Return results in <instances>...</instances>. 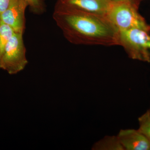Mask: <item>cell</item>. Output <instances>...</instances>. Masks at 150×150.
I'll list each match as a JSON object with an SVG mask.
<instances>
[{
	"mask_svg": "<svg viewBox=\"0 0 150 150\" xmlns=\"http://www.w3.org/2000/svg\"><path fill=\"white\" fill-rule=\"evenodd\" d=\"M53 18L65 38L73 44L117 45L118 30L105 16L68 6L57 1Z\"/></svg>",
	"mask_w": 150,
	"mask_h": 150,
	"instance_id": "6da1fadb",
	"label": "cell"
},
{
	"mask_svg": "<svg viewBox=\"0 0 150 150\" xmlns=\"http://www.w3.org/2000/svg\"><path fill=\"white\" fill-rule=\"evenodd\" d=\"M138 9L128 2L111 1L105 16L118 30L140 28L150 32V25Z\"/></svg>",
	"mask_w": 150,
	"mask_h": 150,
	"instance_id": "7a4b0ae2",
	"label": "cell"
},
{
	"mask_svg": "<svg viewBox=\"0 0 150 150\" xmlns=\"http://www.w3.org/2000/svg\"><path fill=\"white\" fill-rule=\"evenodd\" d=\"M117 41L130 59L150 63V32L140 28L118 30Z\"/></svg>",
	"mask_w": 150,
	"mask_h": 150,
	"instance_id": "3957f363",
	"label": "cell"
},
{
	"mask_svg": "<svg viewBox=\"0 0 150 150\" xmlns=\"http://www.w3.org/2000/svg\"><path fill=\"white\" fill-rule=\"evenodd\" d=\"M23 34L15 33L7 44L0 60V69L10 75L23 71L28 63Z\"/></svg>",
	"mask_w": 150,
	"mask_h": 150,
	"instance_id": "277c9868",
	"label": "cell"
},
{
	"mask_svg": "<svg viewBox=\"0 0 150 150\" xmlns=\"http://www.w3.org/2000/svg\"><path fill=\"white\" fill-rule=\"evenodd\" d=\"M26 0H12L8 7L0 14V21L9 25L17 33H24Z\"/></svg>",
	"mask_w": 150,
	"mask_h": 150,
	"instance_id": "5b68a950",
	"label": "cell"
},
{
	"mask_svg": "<svg viewBox=\"0 0 150 150\" xmlns=\"http://www.w3.org/2000/svg\"><path fill=\"white\" fill-rule=\"evenodd\" d=\"M117 137L124 150H150V142L139 130H121Z\"/></svg>",
	"mask_w": 150,
	"mask_h": 150,
	"instance_id": "8992f818",
	"label": "cell"
},
{
	"mask_svg": "<svg viewBox=\"0 0 150 150\" xmlns=\"http://www.w3.org/2000/svg\"><path fill=\"white\" fill-rule=\"evenodd\" d=\"M64 5L100 15L105 16L110 0H57Z\"/></svg>",
	"mask_w": 150,
	"mask_h": 150,
	"instance_id": "52a82bcc",
	"label": "cell"
},
{
	"mask_svg": "<svg viewBox=\"0 0 150 150\" xmlns=\"http://www.w3.org/2000/svg\"><path fill=\"white\" fill-rule=\"evenodd\" d=\"M93 150H124L117 136H106L94 144Z\"/></svg>",
	"mask_w": 150,
	"mask_h": 150,
	"instance_id": "ba28073f",
	"label": "cell"
},
{
	"mask_svg": "<svg viewBox=\"0 0 150 150\" xmlns=\"http://www.w3.org/2000/svg\"><path fill=\"white\" fill-rule=\"evenodd\" d=\"M15 33L9 25L0 21V60L7 44Z\"/></svg>",
	"mask_w": 150,
	"mask_h": 150,
	"instance_id": "9c48e42d",
	"label": "cell"
},
{
	"mask_svg": "<svg viewBox=\"0 0 150 150\" xmlns=\"http://www.w3.org/2000/svg\"><path fill=\"white\" fill-rule=\"evenodd\" d=\"M139 127L138 130L146 137L150 142V109L139 118Z\"/></svg>",
	"mask_w": 150,
	"mask_h": 150,
	"instance_id": "30bf717a",
	"label": "cell"
},
{
	"mask_svg": "<svg viewBox=\"0 0 150 150\" xmlns=\"http://www.w3.org/2000/svg\"><path fill=\"white\" fill-rule=\"evenodd\" d=\"M30 11L35 14H41L45 11L43 0H26Z\"/></svg>",
	"mask_w": 150,
	"mask_h": 150,
	"instance_id": "8fae6325",
	"label": "cell"
},
{
	"mask_svg": "<svg viewBox=\"0 0 150 150\" xmlns=\"http://www.w3.org/2000/svg\"><path fill=\"white\" fill-rule=\"evenodd\" d=\"M12 0H0V14L7 8Z\"/></svg>",
	"mask_w": 150,
	"mask_h": 150,
	"instance_id": "7c38bea8",
	"label": "cell"
},
{
	"mask_svg": "<svg viewBox=\"0 0 150 150\" xmlns=\"http://www.w3.org/2000/svg\"><path fill=\"white\" fill-rule=\"evenodd\" d=\"M111 1H124L131 3L133 5L139 8L141 2L143 0H110Z\"/></svg>",
	"mask_w": 150,
	"mask_h": 150,
	"instance_id": "4fadbf2b",
	"label": "cell"
},
{
	"mask_svg": "<svg viewBox=\"0 0 150 150\" xmlns=\"http://www.w3.org/2000/svg\"></svg>",
	"mask_w": 150,
	"mask_h": 150,
	"instance_id": "5bb4252c",
	"label": "cell"
}]
</instances>
